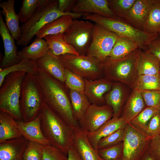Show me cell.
Returning <instances> with one entry per match:
<instances>
[{"mask_svg":"<svg viewBox=\"0 0 160 160\" xmlns=\"http://www.w3.org/2000/svg\"><path fill=\"white\" fill-rule=\"evenodd\" d=\"M38 66V71L35 75L44 103L73 131L79 129V123L73 115L68 89L64 83Z\"/></svg>","mask_w":160,"mask_h":160,"instance_id":"cell-1","label":"cell"},{"mask_svg":"<svg viewBox=\"0 0 160 160\" xmlns=\"http://www.w3.org/2000/svg\"><path fill=\"white\" fill-rule=\"evenodd\" d=\"M39 114L44 136L51 145L68 155V150L73 144L74 131L44 103Z\"/></svg>","mask_w":160,"mask_h":160,"instance_id":"cell-2","label":"cell"},{"mask_svg":"<svg viewBox=\"0 0 160 160\" xmlns=\"http://www.w3.org/2000/svg\"><path fill=\"white\" fill-rule=\"evenodd\" d=\"M58 0H45L33 16L26 23L20 26L21 37L16 41L19 45L26 47L33 36L45 25L59 17L66 15L73 16L74 19L84 15V13L65 14L58 9Z\"/></svg>","mask_w":160,"mask_h":160,"instance_id":"cell-3","label":"cell"},{"mask_svg":"<svg viewBox=\"0 0 160 160\" xmlns=\"http://www.w3.org/2000/svg\"><path fill=\"white\" fill-rule=\"evenodd\" d=\"M82 18L101 25L118 36L129 39L135 42L139 48L147 50L148 45L158 34H150L136 28L124 19L118 17L109 18L96 14H88Z\"/></svg>","mask_w":160,"mask_h":160,"instance_id":"cell-4","label":"cell"},{"mask_svg":"<svg viewBox=\"0 0 160 160\" xmlns=\"http://www.w3.org/2000/svg\"><path fill=\"white\" fill-rule=\"evenodd\" d=\"M139 48L128 55L102 63L103 77L113 82H120L133 88L138 75L137 66L140 52Z\"/></svg>","mask_w":160,"mask_h":160,"instance_id":"cell-5","label":"cell"},{"mask_svg":"<svg viewBox=\"0 0 160 160\" xmlns=\"http://www.w3.org/2000/svg\"><path fill=\"white\" fill-rule=\"evenodd\" d=\"M26 74L22 71L11 73L6 76L0 86V110L10 114L16 120L23 121L20 101Z\"/></svg>","mask_w":160,"mask_h":160,"instance_id":"cell-6","label":"cell"},{"mask_svg":"<svg viewBox=\"0 0 160 160\" xmlns=\"http://www.w3.org/2000/svg\"><path fill=\"white\" fill-rule=\"evenodd\" d=\"M44 103L40 87L35 75L26 73L23 82L20 101L23 121L28 122L35 119Z\"/></svg>","mask_w":160,"mask_h":160,"instance_id":"cell-7","label":"cell"},{"mask_svg":"<svg viewBox=\"0 0 160 160\" xmlns=\"http://www.w3.org/2000/svg\"><path fill=\"white\" fill-rule=\"evenodd\" d=\"M57 56L65 68L84 79L93 80L103 76L102 63L94 57L70 54Z\"/></svg>","mask_w":160,"mask_h":160,"instance_id":"cell-8","label":"cell"},{"mask_svg":"<svg viewBox=\"0 0 160 160\" xmlns=\"http://www.w3.org/2000/svg\"><path fill=\"white\" fill-rule=\"evenodd\" d=\"M151 138L130 123H127L125 128L121 159L141 160L147 151Z\"/></svg>","mask_w":160,"mask_h":160,"instance_id":"cell-9","label":"cell"},{"mask_svg":"<svg viewBox=\"0 0 160 160\" xmlns=\"http://www.w3.org/2000/svg\"><path fill=\"white\" fill-rule=\"evenodd\" d=\"M95 24L88 21L73 20L63 33L66 42L79 55H86L91 42Z\"/></svg>","mask_w":160,"mask_h":160,"instance_id":"cell-10","label":"cell"},{"mask_svg":"<svg viewBox=\"0 0 160 160\" xmlns=\"http://www.w3.org/2000/svg\"><path fill=\"white\" fill-rule=\"evenodd\" d=\"M119 37L97 23L95 24L92 40L86 55L102 63L109 57Z\"/></svg>","mask_w":160,"mask_h":160,"instance_id":"cell-11","label":"cell"},{"mask_svg":"<svg viewBox=\"0 0 160 160\" xmlns=\"http://www.w3.org/2000/svg\"><path fill=\"white\" fill-rule=\"evenodd\" d=\"M113 116V111L110 106L91 104L78 122L80 129L87 134L97 130Z\"/></svg>","mask_w":160,"mask_h":160,"instance_id":"cell-12","label":"cell"},{"mask_svg":"<svg viewBox=\"0 0 160 160\" xmlns=\"http://www.w3.org/2000/svg\"><path fill=\"white\" fill-rule=\"evenodd\" d=\"M84 80V93L90 102L98 105L106 103L104 95L111 90L114 82L104 77L93 80Z\"/></svg>","mask_w":160,"mask_h":160,"instance_id":"cell-13","label":"cell"},{"mask_svg":"<svg viewBox=\"0 0 160 160\" xmlns=\"http://www.w3.org/2000/svg\"><path fill=\"white\" fill-rule=\"evenodd\" d=\"M0 34L4 48V55L0 65L2 69L19 63L20 60L17 53L14 39L11 35L0 13Z\"/></svg>","mask_w":160,"mask_h":160,"instance_id":"cell-14","label":"cell"},{"mask_svg":"<svg viewBox=\"0 0 160 160\" xmlns=\"http://www.w3.org/2000/svg\"><path fill=\"white\" fill-rule=\"evenodd\" d=\"M156 0H136L124 20L133 26L143 31L150 10Z\"/></svg>","mask_w":160,"mask_h":160,"instance_id":"cell-15","label":"cell"},{"mask_svg":"<svg viewBox=\"0 0 160 160\" xmlns=\"http://www.w3.org/2000/svg\"><path fill=\"white\" fill-rule=\"evenodd\" d=\"M16 122L22 136L26 140L44 145L51 144L42 133L41 127V117L39 113L31 121L24 122L16 120Z\"/></svg>","mask_w":160,"mask_h":160,"instance_id":"cell-16","label":"cell"},{"mask_svg":"<svg viewBox=\"0 0 160 160\" xmlns=\"http://www.w3.org/2000/svg\"><path fill=\"white\" fill-rule=\"evenodd\" d=\"M28 142L22 136L0 142V160H23Z\"/></svg>","mask_w":160,"mask_h":160,"instance_id":"cell-17","label":"cell"},{"mask_svg":"<svg viewBox=\"0 0 160 160\" xmlns=\"http://www.w3.org/2000/svg\"><path fill=\"white\" fill-rule=\"evenodd\" d=\"M125 86L120 82H114L111 90L104 95L106 104L113 109V117H120L123 106L129 96L128 90Z\"/></svg>","mask_w":160,"mask_h":160,"instance_id":"cell-18","label":"cell"},{"mask_svg":"<svg viewBox=\"0 0 160 160\" xmlns=\"http://www.w3.org/2000/svg\"><path fill=\"white\" fill-rule=\"evenodd\" d=\"M72 12L96 14L109 18L117 17L110 9L108 0H78Z\"/></svg>","mask_w":160,"mask_h":160,"instance_id":"cell-19","label":"cell"},{"mask_svg":"<svg viewBox=\"0 0 160 160\" xmlns=\"http://www.w3.org/2000/svg\"><path fill=\"white\" fill-rule=\"evenodd\" d=\"M127 124L126 121L121 117H112L97 130L87 134L88 140L92 146L97 150V144L100 139L119 129L124 128Z\"/></svg>","mask_w":160,"mask_h":160,"instance_id":"cell-20","label":"cell"},{"mask_svg":"<svg viewBox=\"0 0 160 160\" xmlns=\"http://www.w3.org/2000/svg\"><path fill=\"white\" fill-rule=\"evenodd\" d=\"M146 107L141 91L133 89L126 101L121 117L130 123Z\"/></svg>","mask_w":160,"mask_h":160,"instance_id":"cell-21","label":"cell"},{"mask_svg":"<svg viewBox=\"0 0 160 160\" xmlns=\"http://www.w3.org/2000/svg\"><path fill=\"white\" fill-rule=\"evenodd\" d=\"M38 66L53 77L64 83L65 68L59 59L49 49L46 54L36 61Z\"/></svg>","mask_w":160,"mask_h":160,"instance_id":"cell-22","label":"cell"},{"mask_svg":"<svg viewBox=\"0 0 160 160\" xmlns=\"http://www.w3.org/2000/svg\"><path fill=\"white\" fill-rule=\"evenodd\" d=\"M14 0H8L0 3V7L2 9L0 13L5 17L6 24L14 40L17 41L21 37L19 17L14 9Z\"/></svg>","mask_w":160,"mask_h":160,"instance_id":"cell-23","label":"cell"},{"mask_svg":"<svg viewBox=\"0 0 160 160\" xmlns=\"http://www.w3.org/2000/svg\"><path fill=\"white\" fill-rule=\"evenodd\" d=\"M74 133L73 145L83 160H103L89 143L86 132L80 129Z\"/></svg>","mask_w":160,"mask_h":160,"instance_id":"cell-24","label":"cell"},{"mask_svg":"<svg viewBox=\"0 0 160 160\" xmlns=\"http://www.w3.org/2000/svg\"><path fill=\"white\" fill-rule=\"evenodd\" d=\"M49 49L45 39L36 37L30 45L25 47L22 50L17 51V53L21 61H36L45 55Z\"/></svg>","mask_w":160,"mask_h":160,"instance_id":"cell-25","label":"cell"},{"mask_svg":"<svg viewBox=\"0 0 160 160\" xmlns=\"http://www.w3.org/2000/svg\"><path fill=\"white\" fill-rule=\"evenodd\" d=\"M74 17L71 15L61 16L48 23L36 34V37L43 38L48 35L64 33L72 24Z\"/></svg>","mask_w":160,"mask_h":160,"instance_id":"cell-26","label":"cell"},{"mask_svg":"<svg viewBox=\"0 0 160 160\" xmlns=\"http://www.w3.org/2000/svg\"><path fill=\"white\" fill-rule=\"evenodd\" d=\"M160 62L159 59L147 50H141L138 63V75L160 74Z\"/></svg>","mask_w":160,"mask_h":160,"instance_id":"cell-27","label":"cell"},{"mask_svg":"<svg viewBox=\"0 0 160 160\" xmlns=\"http://www.w3.org/2000/svg\"><path fill=\"white\" fill-rule=\"evenodd\" d=\"M22 136L16 120L10 114L0 110V142Z\"/></svg>","mask_w":160,"mask_h":160,"instance_id":"cell-28","label":"cell"},{"mask_svg":"<svg viewBox=\"0 0 160 160\" xmlns=\"http://www.w3.org/2000/svg\"><path fill=\"white\" fill-rule=\"evenodd\" d=\"M44 38L47 41L49 49L56 56L67 54L79 55L73 47L66 42L63 33L47 35Z\"/></svg>","mask_w":160,"mask_h":160,"instance_id":"cell-29","label":"cell"},{"mask_svg":"<svg viewBox=\"0 0 160 160\" xmlns=\"http://www.w3.org/2000/svg\"><path fill=\"white\" fill-rule=\"evenodd\" d=\"M69 93L73 116L79 122L82 118L91 104L84 93L71 89H69Z\"/></svg>","mask_w":160,"mask_h":160,"instance_id":"cell-30","label":"cell"},{"mask_svg":"<svg viewBox=\"0 0 160 160\" xmlns=\"http://www.w3.org/2000/svg\"><path fill=\"white\" fill-rule=\"evenodd\" d=\"M139 48L138 45L133 40L119 36L107 60H116L122 58Z\"/></svg>","mask_w":160,"mask_h":160,"instance_id":"cell-31","label":"cell"},{"mask_svg":"<svg viewBox=\"0 0 160 160\" xmlns=\"http://www.w3.org/2000/svg\"><path fill=\"white\" fill-rule=\"evenodd\" d=\"M143 31L150 34H160V0H156L143 27Z\"/></svg>","mask_w":160,"mask_h":160,"instance_id":"cell-32","label":"cell"},{"mask_svg":"<svg viewBox=\"0 0 160 160\" xmlns=\"http://www.w3.org/2000/svg\"><path fill=\"white\" fill-rule=\"evenodd\" d=\"M38 65L36 61L23 60L19 63L6 68L0 69V86L6 76L14 72L22 71L26 73L35 75L38 71Z\"/></svg>","mask_w":160,"mask_h":160,"instance_id":"cell-33","label":"cell"},{"mask_svg":"<svg viewBox=\"0 0 160 160\" xmlns=\"http://www.w3.org/2000/svg\"><path fill=\"white\" fill-rule=\"evenodd\" d=\"M133 89L140 91H160V74L138 75L135 82Z\"/></svg>","mask_w":160,"mask_h":160,"instance_id":"cell-34","label":"cell"},{"mask_svg":"<svg viewBox=\"0 0 160 160\" xmlns=\"http://www.w3.org/2000/svg\"><path fill=\"white\" fill-rule=\"evenodd\" d=\"M159 112L155 108L146 107L129 123L145 133L151 119Z\"/></svg>","mask_w":160,"mask_h":160,"instance_id":"cell-35","label":"cell"},{"mask_svg":"<svg viewBox=\"0 0 160 160\" xmlns=\"http://www.w3.org/2000/svg\"><path fill=\"white\" fill-rule=\"evenodd\" d=\"M45 0H23L22 6L18 14L20 21L25 23L33 16Z\"/></svg>","mask_w":160,"mask_h":160,"instance_id":"cell-36","label":"cell"},{"mask_svg":"<svg viewBox=\"0 0 160 160\" xmlns=\"http://www.w3.org/2000/svg\"><path fill=\"white\" fill-rule=\"evenodd\" d=\"M136 0H108L109 7L117 16L124 19Z\"/></svg>","mask_w":160,"mask_h":160,"instance_id":"cell-37","label":"cell"},{"mask_svg":"<svg viewBox=\"0 0 160 160\" xmlns=\"http://www.w3.org/2000/svg\"><path fill=\"white\" fill-rule=\"evenodd\" d=\"M65 84L69 89L84 93V79L65 68Z\"/></svg>","mask_w":160,"mask_h":160,"instance_id":"cell-38","label":"cell"},{"mask_svg":"<svg viewBox=\"0 0 160 160\" xmlns=\"http://www.w3.org/2000/svg\"><path fill=\"white\" fill-rule=\"evenodd\" d=\"M125 128L119 129L100 139L97 144V149L108 148L123 142Z\"/></svg>","mask_w":160,"mask_h":160,"instance_id":"cell-39","label":"cell"},{"mask_svg":"<svg viewBox=\"0 0 160 160\" xmlns=\"http://www.w3.org/2000/svg\"><path fill=\"white\" fill-rule=\"evenodd\" d=\"M123 143L121 142L108 148L97 149L98 153L103 160H119L122 156Z\"/></svg>","mask_w":160,"mask_h":160,"instance_id":"cell-40","label":"cell"},{"mask_svg":"<svg viewBox=\"0 0 160 160\" xmlns=\"http://www.w3.org/2000/svg\"><path fill=\"white\" fill-rule=\"evenodd\" d=\"M42 160H68V155L51 145H42Z\"/></svg>","mask_w":160,"mask_h":160,"instance_id":"cell-41","label":"cell"},{"mask_svg":"<svg viewBox=\"0 0 160 160\" xmlns=\"http://www.w3.org/2000/svg\"><path fill=\"white\" fill-rule=\"evenodd\" d=\"M42 145L38 143L29 141L24 153L23 160H42Z\"/></svg>","mask_w":160,"mask_h":160,"instance_id":"cell-42","label":"cell"},{"mask_svg":"<svg viewBox=\"0 0 160 160\" xmlns=\"http://www.w3.org/2000/svg\"><path fill=\"white\" fill-rule=\"evenodd\" d=\"M141 94L146 107L160 110V91L141 90Z\"/></svg>","mask_w":160,"mask_h":160,"instance_id":"cell-43","label":"cell"},{"mask_svg":"<svg viewBox=\"0 0 160 160\" xmlns=\"http://www.w3.org/2000/svg\"><path fill=\"white\" fill-rule=\"evenodd\" d=\"M147 151L154 160H160V134L152 137L150 139Z\"/></svg>","mask_w":160,"mask_h":160,"instance_id":"cell-44","label":"cell"},{"mask_svg":"<svg viewBox=\"0 0 160 160\" xmlns=\"http://www.w3.org/2000/svg\"><path fill=\"white\" fill-rule=\"evenodd\" d=\"M145 134L152 137L160 134V113L156 114L150 121Z\"/></svg>","mask_w":160,"mask_h":160,"instance_id":"cell-45","label":"cell"},{"mask_svg":"<svg viewBox=\"0 0 160 160\" xmlns=\"http://www.w3.org/2000/svg\"><path fill=\"white\" fill-rule=\"evenodd\" d=\"M78 0H58V9L61 12L65 14H71L72 11Z\"/></svg>","mask_w":160,"mask_h":160,"instance_id":"cell-46","label":"cell"},{"mask_svg":"<svg viewBox=\"0 0 160 160\" xmlns=\"http://www.w3.org/2000/svg\"><path fill=\"white\" fill-rule=\"evenodd\" d=\"M147 50L160 60V34L150 43Z\"/></svg>","mask_w":160,"mask_h":160,"instance_id":"cell-47","label":"cell"},{"mask_svg":"<svg viewBox=\"0 0 160 160\" xmlns=\"http://www.w3.org/2000/svg\"><path fill=\"white\" fill-rule=\"evenodd\" d=\"M68 160H83L73 145L68 150Z\"/></svg>","mask_w":160,"mask_h":160,"instance_id":"cell-48","label":"cell"},{"mask_svg":"<svg viewBox=\"0 0 160 160\" xmlns=\"http://www.w3.org/2000/svg\"><path fill=\"white\" fill-rule=\"evenodd\" d=\"M141 160H154V159L147 151Z\"/></svg>","mask_w":160,"mask_h":160,"instance_id":"cell-49","label":"cell"},{"mask_svg":"<svg viewBox=\"0 0 160 160\" xmlns=\"http://www.w3.org/2000/svg\"><path fill=\"white\" fill-rule=\"evenodd\" d=\"M122 160L121 159H120V160Z\"/></svg>","mask_w":160,"mask_h":160,"instance_id":"cell-50","label":"cell"},{"mask_svg":"<svg viewBox=\"0 0 160 160\" xmlns=\"http://www.w3.org/2000/svg\"></svg>","mask_w":160,"mask_h":160,"instance_id":"cell-51","label":"cell"},{"mask_svg":"<svg viewBox=\"0 0 160 160\" xmlns=\"http://www.w3.org/2000/svg\"></svg>","mask_w":160,"mask_h":160,"instance_id":"cell-52","label":"cell"}]
</instances>
